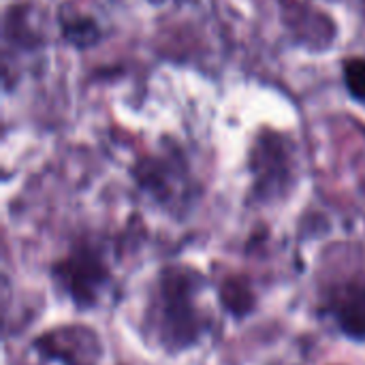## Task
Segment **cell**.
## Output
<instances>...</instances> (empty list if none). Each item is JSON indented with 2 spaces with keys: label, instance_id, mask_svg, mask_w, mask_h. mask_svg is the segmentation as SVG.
<instances>
[{
  "label": "cell",
  "instance_id": "cell-1",
  "mask_svg": "<svg viewBox=\"0 0 365 365\" xmlns=\"http://www.w3.org/2000/svg\"><path fill=\"white\" fill-rule=\"evenodd\" d=\"M207 289L205 276L186 263H169L152 280L141 331L165 355L197 349L212 331V319L201 304Z\"/></svg>",
  "mask_w": 365,
  "mask_h": 365
},
{
  "label": "cell",
  "instance_id": "cell-2",
  "mask_svg": "<svg viewBox=\"0 0 365 365\" xmlns=\"http://www.w3.org/2000/svg\"><path fill=\"white\" fill-rule=\"evenodd\" d=\"M130 178L141 195L175 218H184L201 197V184L175 141L139 156L130 167Z\"/></svg>",
  "mask_w": 365,
  "mask_h": 365
},
{
  "label": "cell",
  "instance_id": "cell-3",
  "mask_svg": "<svg viewBox=\"0 0 365 365\" xmlns=\"http://www.w3.org/2000/svg\"><path fill=\"white\" fill-rule=\"evenodd\" d=\"M250 199L257 205H274L284 201L299 180L297 143L287 133L261 126L248 148Z\"/></svg>",
  "mask_w": 365,
  "mask_h": 365
},
{
  "label": "cell",
  "instance_id": "cell-4",
  "mask_svg": "<svg viewBox=\"0 0 365 365\" xmlns=\"http://www.w3.org/2000/svg\"><path fill=\"white\" fill-rule=\"evenodd\" d=\"M49 278L77 312L101 308L113 284L105 250L90 237L75 240L68 250L49 265Z\"/></svg>",
  "mask_w": 365,
  "mask_h": 365
},
{
  "label": "cell",
  "instance_id": "cell-5",
  "mask_svg": "<svg viewBox=\"0 0 365 365\" xmlns=\"http://www.w3.org/2000/svg\"><path fill=\"white\" fill-rule=\"evenodd\" d=\"M319 314L336 331L357 344H365V274H349L319 287Z\"/></svg>",
  "mask_w": 365,
  "mask_h": 365
},
{
  "label": "cell",
  "instance_id": "cell-6",
  "mask_svg": "<svg viewBox=\"0 0 365 365\" xmlns=\"http://www.w3.org/2000/svg\"><path fill=\"white\" fill-rule=\"evenodd\" d=\"M32 349L45 361L60 365H101L105 351L96 329L81 323L45 329L34 338Z\"/></svg>",
  "mask_w": 365,
  "mask_h": 365
},
{
  "label": "cell",
  "instance_id": "cell-7",
  "mask_svg": "<svg viewBox=\"0 0 365 365\" xmlns=\"http://www.w3.org/2000/svg\"><path fill=\"white\" fill-rule=\"evenodd\" d=\"M2 38H4V45H2L4 58H9L11 53L32 56L45 43L41 32L32 26L28 4L6 6L4 17H2Z\"/></svg>",
  "mask_w": 365,
  "mask_h": 365
},
{
  "label": "cell",
  "instance_id": "cell-8",
  "mask_svg": "<svg viewBox=\"0 0 365 365\" xmlns=\"http://www.w3.org/2000/svg\"><path fill=\"white\" fill-rule=\"evenodd\" d=\"M58 28L62 41L79 51L92 49L103 41V28L96 21V17L81 13L68 4H62L58 11Z\"/></svg>",
  "mask_w": 365,
  "mask_h": 365
},
{
  "label": "cell",
  "instance_id": "cell-9",
  "mask_svg": "<svg viewBox=\"0 0 365 365\" xmlns=\"http://www.w3.org/2000/svg\"><path fill=\"white\" fill-rule=\"evenodd\" d=\"M218 302L233 319H246L257 308V293L248 278L233 274L225 276L218 284Z\"/></svg>",
  "mask_w": 365,
  "mask_h": 365
},
{
  "label": "cell",
  "instance_id": "cell-10",
  "mask_svg": "<svg viewBox=\"0 0 365 365\" xmlns=\"http://www.w3.org/2000/svg\"><path fill=\"white\" fill-rule=\"evenodd\" d=\"M342 79L349 96L355 103L365 105V58L351 56L342 62Z\"/></svg>",
  "mask_w": 365,
  "mask_h": 365
},
{
  "label": "cell",
  "instance_id": "cell-11",
  "mask_svg": "<svg viewBox=\"0 0 365 365\" xmlns=\"http://www.w3.org/2000/svg\"><path fill=\"white\" fill-rule=\"evenodd\" d=\"M150 4H154V6H163V4H167V2H171V0H148Z\"/></svg>",
  "mask_w": 365,
  "mask_h": 365
}]
</instances>
